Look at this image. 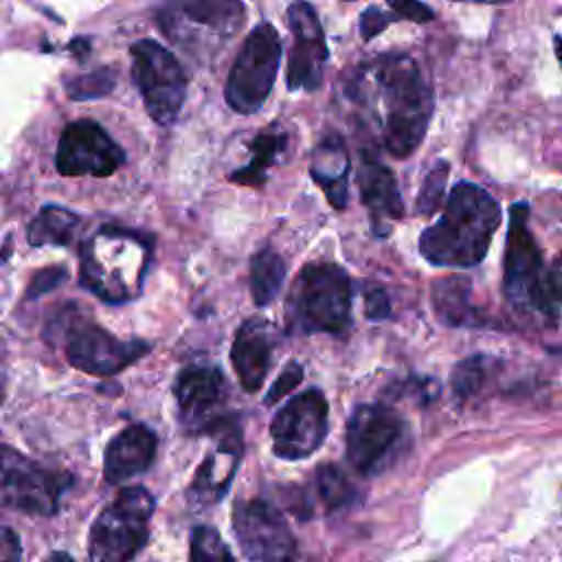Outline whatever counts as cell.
I'll return each instance as SVG.
<instances>
[{
  "label": "cell",
  "mask_w": 562,
  "mask_h": 562,
  "mask_svg": "<svg viewBox=\"0 0 562 562\" xmlns=\"http://www.w3.org/2000/svg\"><path fill=\"white\" fill-rule=\"evenodd\" d=\"M501 224L498 202L474 182H457L446 200L439 222L419 237L426 261L446 268H472L490 248Z\"/></svg>",
  "instance_id": "6da1fadb"
},
{
  "label": "cell",
  "mask_w": 562,
  "mask_h": 562,
  "mask_svg": "<svg viewBox=\"0 0 562 562\" xmlns=\"http://www.w3.org/2000/svg\"><path fill=\"white\" fill-rule=\"evenodd\" d=\"M375 81L384 103L382 140L395 158L411 156L426 136L432 114V90L408 55H384L375 61Z\"/></svg>",
  "instance_id": "7a4b0ae2"
},
{
  "label": "cell",
  "mask_w": 562,
  "mask_h": 562,
  "mask_svg": "<svg viewBox=\"0 0 562 562\" xmlns=\"http://www.w3.org/2000/svg\"><path fill=\"white\" fill-rule=\"evenodd\" d=\"M503 290L509 307L522 321L538 327H553L558 323V301L551 292L540 248L529 231L527 202H516L509 209Z\"/></svg>",
  "instance_id": "3957f363"
},
{
  "label": "cell",
  "mask_w": 562,
  "mask_h": 562,
  "mask_svg": "<svg viewBox=\"0 0 562 562\" xmlns=\"http://www.w3.org/2000/svg\"><path fill=\"white\" fill-rule=\"evenodd\" d=\"M149 250L143 239L119 228H103L81 250V283L108 303H125L140 292Z\"/></svg>",
  "instance_id": "277c9868"
},
{
  "label": "cell",
  "mask_w": 562,
  "mask_h": 562,
  "mask_svg": "<svg viewBox=\"0 0 562 562\" xmlns=\"http://www.w3.org/2000/svg\"><path fill=\"white\" fill-rule=\"evenodd\" d=\"M351 323V281L336 263H307L288 296V327L340 334Z\"/></svg>",
  "instance_id": "5b68a950"
},
{
  "label": "cell",
  "mask_w": 562,
  "mask_h": 562,
  "mask_svg": "<svg viewBox=\"0 0 562 562\" xmlns=\"http://www.w3.org/2000/svg\"><path fill=\"white\" fill-rule=\"evenodd\" d=\"M154 496L145 487H125L97 516L88 538L90 562H130L149 538Z\"/></svg>",
  "instance_id": "8992f818"
},
{
  "label": "cell",
  "mask_w": 562,
  "mask_h": 562,
  "mask_svg": "<svg viewBox=\"0 0 562 562\" xmlns=\"http://www.w3.org/2000/svg\"><path fill=\"white\" fill-rule=\"evenodd\" d=\"M68 472L48 470L11 446H0V509L31 516H53L70 487Z\"/></svg>",
  "instance_id": "52a82bcc"
},
{
  "label": "cell",
  "mask_w": 562,
  "mask_h": 562,
  "mask_svg": "<svg viewBox=\"0 0 562 562\" xmlns=\"http://www.w3.org/2000/svg\"><path fill=\"white\" fill-rule=\"evenodd\" d=\"M281 59V40L272 24H259L246 37L226 81V103L239 114L257 112L268 99Z\"/></svg>",
  "instance_id": "ba28073f"
},
{
  "label": "cell",
  "mask_w": 562,
  "mask_h": 562,
  "mask_svg": "<svg viewBox=\"0 0 562 562\" xmlns=\"http://www.w3.org/2000/svg\"><path fill=\"white\" fill-rule=\"evenodd\" d=\"M404 437L406 424L393 408L362 404L347 424V461L358 474L373 476L395 459Z\"/></svg>",
  "instance_id": "9c48e42d"
},
{
  "label": "cell",
  "mask_w": 562,
  "mask_h": 562,
  "mask_svg": "<svg viewBox=\"0 0 562 562\" xmlns=\"http://www.w3.org/2000/svg\"><path fill=\"white\" fill-rule=\"evenodd\" d=\"M132 77L151 119L160 125L176 121L184 101V70L173 53L154 40H138L130 48Z\"/></svg>",
  "instance_id": "30bf717a"
},
{
  "label": "cell",
  "mask_w": 562,
  "mask_h": 562,
  "mask_svg": "<svg viewBox=\"0 0 562 562\" xmlns=\"http://www.w3.org/2000/svg\"><path fill=\"white\" fill-rule=\"evenodd\" d=\"M233 527L248 562H299L296 540L274 505L259 498L237 503Z\"/></svg>",
  "instance_id": "8fae6325"
},
{
  "label": "cell",
  "mask_w": 562,
  "mask_h": 562,
  "mask_svg": "<svg viewBox=\"0 0 562 562\" xmlns=\"http://www.w3.org/2000/svg\"><path fill=\"white\" fill-rule=\"evenodd\" d=\"M327 400L318 389L294 395L270 424L272 450L279 459L299 461L316 452L327 435Z\"/></svg>",
  "instance_id": "7c38bea8"
},
{
  "label": "cell",
  "mask_w": 562,
  "mask_h": 562,
  "mask_svg": "<svg viewBox=\"0 0 562 562\" xmlns=\"http://www.w3.org/2000/svg\"><path fill=\"white\" fill-rule=\"evenodd\" d=\"M241 0H169L158 11V26L178 44H189L206 29L213 37L228 40L244 24Z\"/></svg>",
  "instance_id": "4fadbf2b"
},
{
  "label": "cell",
  "mask_w": 562,
  "mask_h": 562,
  "mask_svg": "<svg viewBox=\"0 0 562 562\" xmlns=\"http://www.w3.org/2000/svg\"><path fill=\"white\" fill-rule=\"evenodd\" d=\"M68 362L90 375H114L149 351L143 340H119L92 323H75L66 331Z\"/></svg>",
  "instance_id": "5bb4252c"
},
{
  "label": "cell",
  "mask_w": 562,
  "mask_h": 562,
  "mask_svg": "<svg viewBox=\"0 0 562 562\" xmlns=\"http://www.w3.org/2000/svg\"><path fill=\"white\" fill-rule=\"evenodd\" d=\"M125 160L123 149L94 121H72L57 145V171L61 176H110Z\"/></svg>",
  "instance_id": "9a60e30c"
},
{
  "label": "cell",
  "mask_w": 562,
  "mask_h": 562,
  "mask_svg": "<svg viewBox=\"0 0 562 562\" xmlns=\"http://www.w3.org/2000/svg\"><path fill=\"white\" fill-rule=\"evenodd\" d=\"M206 435H211L215 443L211 452L202 459L187 490L189 501L200 507L217 503L228 492L244 450L241 428L228 415L222 417L213 428H209Z\"/></svg>",
  "instance_id": "2e32d148"
},
{
  "label": "cell",
  "mask_w": 562,
  "mask_h": 562,
  "mask_svg": "<svg viewBox=\"0 0 562 562\" xmlns=\"http://www.w3.org/2000/svg\"><path fill=\"white\" fill-rule=\"evenodd\" d=\"M178 417L189 432H206L224 415L226 382L220 369L206 364L184 367L173 384Z\"/></svg>",
  "instance_id": "e0dca14e"
},
{
  "label": "cell",
  "mask_w": 562,
  "mask_h": 562,
  "mask_svg": "<svg viewBox=\"0 0 562 562\" xmlns=\"http://www.w3.org/2000/svg\"><path fill=\"white\" fill-rule=\"evenodd\" d=\"M288 24L294 33V48L288 64V88L314 90L323 79V64L327 61L325 33L312 4L294 2L288 9Z\"/></svg>",
  "instance_id": "ac0fdd59"
},
{
  "label": "cell",
  "mask_w": 562,
  "mask_h": 562,
  "mask_svg": "<svg viewBox=\"0 0 562 562\" xmlns=\"http://www.w3.org/2000/svg\"><path fill=\"white\" fill-rule=\"evenodd\" d=\"M156 435L140 424L123 428L105 448L103 476L108 483H123L145 472L156 457Z\"/></svg>",
  "instance_id": "d6986e66"
},
{
  "label": "cell",
  "mask_w": 562,
  "mask_h": 562,
  "mask_svg": "<svg viewBox=\"0 0 562 562\" xmlns=\"http://www.w3.org/2000/svg\"><path fill=\"white\" fill-rule=\"evenodd\" d=\"M272 356V340L268 336L266 321L248 318L235 334L231 347L233 369L244 391L255 393L261 389Z\"/></svg>",
  "instance_id": "ffe728a7"
},
{
  "label": "cell",
  "mask_w": 562,
  "mask_h": 562,
  "mask_svg": "<svg viewBox=\"0 0 562 562\" xmlns=\"http://www.w3.org/2000/svg\"><path fill=\"white\" fill-rule=\"evenodd\" d=\"M358 187L364 206L369 209L373 224L382 220H400L404 213V204L397 191V182L393 171L378 160L375 154L362 149L360 151V167H358Z\"/></svg>",
  "instance_id": "44dd1931"
},
{
  "label": "cell",
  "mask_w": 562,
  "mask_h": 562,
  "mask_svg": "<svg viewBox=\"0 0 562 562\" xmlns=\"http://www.w3.org/2000/svg\"><path fill=\"white\" fill-rule=\"evenodd\" d=\"M347 176L349 158L342 140L338 136L323 138L312 162V178L323 187L329 204L336 209H345L347 204Z\"/></svg>",
  "instance_id": "7402d4cb"
},
{
  "label": "cell",
  "mask_w": 562,
  "mask_h": 562,
  "mask_svg": "<svg viewBox=\"0 0 562 562\" xmlns=\"http://www.w3.org/2000/svg\"><path fill=\"white\" fill-rule=\"evenodd\" d=\"M470 283L461 277H448L432 283V307L439 321L446 325L463 327V325H479L481 314L470 301Z\"/></svg>",
  "instance_id": "603a6c76"
},
{
  "label": "cell",
  "mask_w": 562,
  "mask_h": 562,
  "mask_svg": "<svg viewBox=\"0 0 562 562\" xmlns=\"http://www.w3.org/2000/svg\"><path fill=\"white\" fill-rule=\"evenodd\" d=\"M79 224H81V220L72 211L48 204L29 224V244L31 246H64V244H70Z\"/></svg>",
  "instance_id": "cb8c5ba5"
},
{
  "label": "cell",
  "mask_w": 562,
  "mask_h": 562,
  "mask_svg": "<svg viewBox=\"0 0 562 562\" xmlns=\"http://www.w3.org/2000/svg\"><path fill=\"white\" fill-rule=\"evenodd\" d=\"M285 279V261L272 248L259 250L250 261V292L257 305H268Z\"/></svg>",
  "instance_id": "d4e9b609"
},
{
  "label": "cell",
  "mask_w": 562,
  "mask_h": 562,
  "mask_svg": "<svg viewBox=\"0 0 562 562\" xmlns=\"http://www.w3.org/2000/svg\"><path fill=\"white\" fill-rule=\"evenodd\" d=\"M314 487H316L318 501L323 503V507L327 512H336L356 498V490H353L351 481L334 463L318 465V470L314 474Z\"/></svg>",
  "instance_id": "484cf974"
},
{
  "label": "cell",
  "mask_w": 562,
  "mask_h": 562,
  "mask_svg": "<svg viewBox=\"0 0 562 562\" xmlns=\"http://www.w3.org/2000/svg\"><path fill=\"white\" fill-rule=\"evenodd\" d=\"M283 147V136L277 134H261L252 143V160L248 167L235 171L231 180L241 184H261L266 180V167L274 160L277 151Z\"/></svg>",
  "instance_id": "4316f807"
},
{
  "label": "cell",
  "mask_w": 562,
  "mask_h": 562,
  "mask_svg": "<svg viewBox=\"0 0 562 562\" xmlns=\"http://www.w3.org/2000/svg\"><path fill=\"white\" fill-rule=\"evenodd\" d=\"M487 380V362L483 356H470L465 360H461L454 369H452V391L454 397L459 402H465L468 397L476 395L481 391V386Z\"/></svg>",
  "instance_id": "83f0119b"
},
{
  "label": "cell",
  "mask_w": 562,
  "mask_h": 562,
  "mask_svg": "<svg viewBox=\"0 0 562 562\" xmlns=\"http://www.w3.org/2000/svg\"><path fill=\"white\" fill-rule=\"evenodd\" d=\"M189 562H235V558L213 527L198 525L191 533Z\"/></svg>",
  "instance_id": "f1b7e54d"
},
{
  "label": "cell",
  "mask_w": 562,
  "mask_h": 562,
  "mask_svg": "<svg viewBox=\"0 0 562 562\" xmlns=\"http://www.w3.org/2000/svg\"><path fill=\"white\" fill-rule=\"evenodd\" d=\"M114 88V72L110 68L92 70L88 75H77L66 81V94L75 101L99 99L110 94Z\"/></svg>",
  "instance_id": "f546056e"
},
{
  "label": "cell",
  "mask_w": 562,
  "mask_h": 562,
  "mask_svg": "<svg viewBox=\"0 0 562 562\" xmlns=\"http://www.w3.org/2000/svg\"><path fill=\"white\" fill-rule=\"evenodd\" d=\"M450 173V162L448 160H437L435 167L426 173L424 184L419 189L417 195V213L422 215H432L441 202L443 189H446V180Z\"/></svg>",
  "instance_id": "4dcf8cb0"
},
{
  "label": "cell",
  "mask_w": 562,
  "mask_h": 562,
  "mask_svg": "<svg viewBox=\"0 0 562 562\" xmlns=\"http://www.w3.org/2000/svg\"><path fill=\"white\" fill-rule=\"evenodd\" d=\"M61 281H66V268H64V266H48V268H42V270H37V272L31 277V281H29V285H26V299L33 301V299H37V296H42V294L55 290Z\"/></svg>",
  "instance_id": "1f68e13d"
},
{
  "label": "cell",
  "mask_w": 562,
  "mask_h": 562,
  "mask_svg": "<svg viewBox=\"0 0 562 562\" xmlns=\"http://www.w3.org/2000/svg\"><path fill=\"white\" fill-rule=\"evenodd\" d=\"M303 380V367L299 362H290L283 367V371L277 375L274 384L270 386L268 395H266V404H274L279 402L283 395H290V391H294L299 386V382Z\"/></svg>",
  "instance_id": "d6a6232c"
},
{
  "label": "cell",
  "mask_w": 562,
  "mask_h": 562,
  "mask_svg": "<svg viewBox=\"0 0 562 562\" xmlns=\"http://www.w3.org/2000/svg\"><path fill=\"white\" fill-rule=\"evenodd\" d=\"M386 4L393 9V13L397 18H406V20H413V22H430L435 18V11L419 2V0H386Z\"/></svg>",
  "instance_id": "836d02e7"
},
{
  "label": "cell",
  "mask_w": 562,
  "mask_h": 562,
  "mask_svg": "<svg viewBox=\"0 0 562 562\" xmlns=\"http://www.w3.org/2000/svg\"><path fill=\"white\" fill-rule=\"evenodd\" d=\"M393 18L386 15L384 11H380L378 7H367L362 13H360V35L364 42L373 40L378 33H382L386 29V24L391 22Z\"/></svg>",
  "instance_id": "e575fe53"
},
{
  "label": "cell",
  "mask_w": 562,
  "mask_h": 562,
  "mask_svg": "<svg viewBox=\"0 0 562 562\" xmlns=\"http://www.w3.org/2000/svg\"><path fill=\"white\" fill-rule=\"evenodd\" d=\"M389 312H391V307H389L386 292L382 288L367 290V294H364V314H367V318L382 321V318L389 316Z\"/></svg>",
  "instance_id": "d590c367"
},
{
  "label": "cell",
  "mask_w": 562,
  "mask_h": 562,
  "mask_svg": "<svg viewBox=\"0 0 562 562\" xmlns=\"http://www.w3.org/2000/svg\"><path fill=\"white\" fill-rule=\"evenodd\" d=\"M22 544L13 529L0 527V562H20Z\"/></svg>",
  "instance_id": "8d00e7d4"
},
{
  "label": "cell",
  "mask_w": 562,
  "mask_h": 562,
  "mask_svg": "<svg viewBox=\"0 0 562 562\" xmlns=\"http://www.w3.org/2000/svg\"><path fill=\"white\" fill-rule=\"evenodd\" d=\"M549 283H551V292L555 296V301L562 305V255L555 257L551 272H549Z\"/></svg>",
  "instance_id": "74e56055"
},
{
  "label": "cell",
  "mask_w": 562,
  "mask_h": 562,
  "mask_svg": "<svg viewBox=\"0 0 562 562\" xmlns=\"http://www.w3.org/2000/svg\"><path fill=\"white\" fill-rule=\"evenodd\" d=\"M70 50H72L75 55L86 57V53H88V40H86V37H77V40H72V42H70Z\"/></svg>",
  "instance_id": "f35d334b"
},
{
  "label": "cell",
  "mask_w": 562,
  "mask_h": 562,
  "mask_svg": "<svg viewBox=\"0 0 562 562\" xmlns=\"http://www.w3.org/2000/svg\"><path fill=\"white\" fill-rule=\"evenodd\" d=\"M44 562H75L66 551H53Z\"/></svg>",
  "instance_id": "ab89813d"
},
{
  "label": "cell",
  "mask_w": 562,
  "mask_h": 562,
  "mask_svg": "<svg viewBox=\"0 0 562 562\" xmlns=\"http://www.w3.org/2000/svg\"><path fill=\"white\" fill-rule=\"evenodd\" d=\"M553 46H555V55H558V59H560V64H562V35H555V37H553Z\"/></svg>",
  "instance_id": "60d3db41"
},
{
  "label": "cell",
  "mask_w": 562,
  "mask_h": 562,
  "mask_svg": "<svg viewBox=\"0 0 562 562\" xmlns=\"http://www.w3.org/2000/svg\"><path fill=\"white\" fill-rule=\"evenodd\" d=\"M4 391H7V384H4V375H0V404L4 400Z\"/></svg>",
  "instance_id": "b9f144b4"
},
{
  "label": "cell",
  "mask_w": 562,
  "mask_h": 562,
  "mask_svg": "<svg viewBox=\"0 0 562 562\" xmlns=\"http://www.w3.org/2000/svg\"><path fill=\"white\" fill-rule=\"evenodd\" d=\"M474 2H503V0H474Z\"/></svg>",
  "instance_id": "7bdbcfd3"
},
{
  "label": "cell",
  "mask_w": 562,
  "mask_h": 562,
  "mask_svg": "<svg viewBox=\"0 0 562 562\" xmlns=\"http://www.w3.org/2000/svg\"><path fill=\"white\" fill-rule=\"evenodd\" d=\"M2 353H4V345H2V340H0V358H2Z\"/></svg>",
  "instance_id": "ee69618b"
},
{
  "label": "cell",
  "mask_w": 562,
  "mask_h": 562,
  "mask_svg": "<svg viewBox=\"0 0 562 562\" xmlns=\"http://www.w3.org/2000/svg\"><path fill=\"white\" fill-rule=\"evenodd\" d=\"M0 261H2V257H0Z\"/></svg>",
  "instance_id": "f6af8a7d"
}]
</instances>
